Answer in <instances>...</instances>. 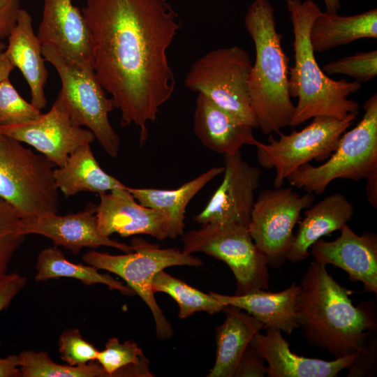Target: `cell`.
I'll use <instances>...</instances> for the list:
<instances>
[{"label":"cell","mask_w":377,"mask_h":377,"mask_svg":"<svg viewBox=\"0 0 377 377\" xmlns=\"http://www.w3.org/2000/svg\"><path fill=\"white\" fill-rule=\"evenodd\" d=\"M41 114L20 95L9 78L0 82V127L28 123Z\"/></svg>","instance_id":"1f68e13d"},{"label":"cell","mask_w":377,"mask_h":377,"mask_svg":"<svg viewBox=\"0 0 377 377\" xmlns=\"http://www.w3.org/2000/svg\"><path fill=\"white\" fill-rule=\"evenodd\" d=\"M154 293H164L170 295L179 307L178 317L186 318L199 311L214 314L222 311L224 304L219 302L209 293L192 287L163 270L158 272L152 282Z\"/></svg>","instance_id":"f1b7e54d"},{"label":"cell","mask_w":377,"mask_h":377,"mask_svg":"<svg viewBox=\"0 0 377 377\" xmlns=\"http://www.w3.org/2000/svg\"><path fill=\"white\" fill-rule=\"evenodd\" d=\"M42 54L44 60L51 64L59 74L61 88L58 96L73 121L90 130L110 156L117 157L120 138L108 117L115 108L114 102L106 96L93 65L81 67L69 64L49 46L42 47Z\"/></svg>","instance_id":"30bf717a"},{"label":"cell","mask_w":377,"mask_h":377,"mask_svg":"<svg viewBox=\"0 0 377 377\" xmlns=\"http://www.w3.org/2000/svg\"><path fill=\"white\" fill-rule=\"evenodd\" d=\"M181 240L185 253H204L230 267L236 280L235 295L269 288L266 257L255 244L247 226L209 223L184 232Z\"/></svg>","instance_id":"9c48e42d"},{"label":"cell","mask_w":377,"mask_h":377,"mask_svg":"<svg viewBox=\"0 0 377 377\" xmlns=\"http://www.w3.org/2000/svg\"><path fill=\"white\" fill-rule=\"evenodd\" d=\"M253 128L239 121L206 96L198 93L193 114L194 133L208 149L223 155L240 151L244 145L254 146L258 140Z\"/></svg>","instance_id":"ffe728a7"},{"label":"cell","mask_w":377,"mask_h":377,"mask_svg":"<svg viewBox=\"0 0 377 377\" xmlns=\"http://www.w3.org/2000/svg\"><path fill=\"white\" fill-rule=\"evenodd\" d=\"M26 283V277L17 272H6L0 275V312L8 307Z\"/></svg>","instance_id":"74e56055"},{"label":"cell","mask_w":377,"mask_h":377,"mask_svg":"<svg viewBox=\"0 0 377 377\" xmlns=\"http://www.w3.org/2000/svg\"><path fill=\"white\" fill-rule=\"evenodd\" d=\"M333 241L322 238L310 248L314 260L344 270L350 281H360L365 291L377 294V235L364 232L356 234L347 224Z\"/></svg>","instance_id":"ac0fdd59"},{"label":"cell","mask_w":377,"mask_h":377,"mask_svg":"<svg viewBox=\"0 0 377 377\" xmlns=\"http://www.w3.org/2000/svg\"><path fill=\"white\" fill-rule=\"evenodd\" d=\"M96 206L98 228L101 233L110 237L147 235L158 240L170 237V223L162 213L140 205L128 186L99 194Z\"/></svg>","instance_id":"e0dca14e"},{"label":"cell","mask_w":377,"mask_h":377,"mask_svg":"<svg viewBox=\"0 0 377 377\" xmlns=\"http://www.w3.org/2000/svg\"><path fill=\"white\" fill-rule=\"evenodd\" d=\"M20 221L17 212L0 198V275L7 272L12 257L24 239Z\"/></svg>","instance_id":"d6a6232c"},{"label":"cell","mask_w":377,"mask_h":377,"mask_svg":"<svg viewBox=\"0 0 377 377\" xmlns=\"http://www.w3.org/2000/svg\"><path fill=\"white\" fill-rule=\"evenodd\" d=\"M6 49V45L0 41V51Z\"/></svg>","instance_id":"ee69618b"},{"label":"cell","mask_w":377,"mask_h":377,"mask_svg":"<svg viewBox=\"0 0 377 377\" xmlns=\"http://www.w3.org/2000/svg\"><path fill=\"white\" fill-rule=\"evenodd\" d=\"M224 322L216 329V359L207 377H234L239 360L263 325L244 310L226 305Z\"/></svg>","instance_id":"cb8c5ba5"},{"label":"cell","mask_w":377,"mask_h":377,"mask_svg":"<svg viewBox=\"0 0 377 377\" xmlns=\"http://www.w3.org/2000/svg\"><path fill=\"white\" fill-rule=\"evenodd\" d=\"M354 214V206L341 193L329 195L305 209L304 217L293 235L287 260L295 263L310 256L311 246L323 237L340 230Z\"/></svg>","instance_id":"44dd1931"},{"label":"cell","mask_w":377,"mask_h":377,"mask_svg":"<svg viewBox=\"0 0 377 377\" xmlns=\"http://www.w3.org/2000/svg\"><path fill=\"white\" fill-rule=\"evenodd\" d=\"M96 206L89 203L82 211L58 215L57 212L36 217L21 219L20 231L24 235L36 234L50 239L55 246H61L77 254L84 248L108 246L124 253L133 251L128 245L101 233L98 228Z\"/></svg>","instance_id":"9a60e30c"},{"label":"cell","mask_w":377,"mask_h":377,"mask_svg":"<svg viewBox=\"0 0 377 377\" xmlns=\"http://www.w3.org/2000/svg\"><path fill=\"white\" fill-rule=\"evenodd\" d=\"M15 68L5 50L0 51V82L9 78L11 71Z\"/></svg>","instance_id":"b9f144b4"},{"label":"cell","mask_w":377,"mask_h":377,"mask_svg":"<svg viewBox=\"0 0 377 377\" xmlns=\"http://www.w3.org/2000/svg\"><path fill=\"white\" fill-rule=\"evenodd\" d=\"M17 355L21 377H109L96 360L72 366L54 362L45 351L24 350Z\"/></svg>","instance_id":"f546056e"},{"label":"cell","mask_w":377,"mask_h":377,"mask_svg":"<svg viewBox=\"0 0 377 377\" xmlns=\"http://www.w3.org/2000/svg\"><path fill=\"white\" fill-rule=\"evenodd\" d=\"M8 38L5 50L29 86L31 103L41 110L47 103L44 87L48 72L44 64L42 45L34 31L31 17L26 10L21 9L16 26Z\"/></svg>","instance_id":"603a6c76"},{"label":"cell","mask_w":377,"mask_h":377,"mask_svg":"<svg viewBox=\"0 0 377 377\" xmlns=\"http://www.w3.org/2000/svg\"><path fill=\"white\" fill-rule=\"evenodd\" d=\"M347 377H371L377 370V330L372 331L348 368Z\"/></svg>","instance_id":"d590c367"},{"label":"cell","mask_w":377,"mask_h":377,"mask_svg":"<svg viewBox=\"0 0 377 377\" xmlns=\"http://www.w3.org/2000/svg\"><path fill=\"white\" fill-rule=\"evenodd\" d=\"M36 269L35 279L38 281L69 277L77 279L87 286L102 283L122 294L128 296L135 295L130 287L109 274H101L96 267L68 261L56 246L45 248L39 253Z\"/></svg>","instance_id":"83f0119b"},{"label":"cell","mask_w":377,"mask_h":377,"mask_svg":"<svg viewBox=\"0 0 377 377\" xmlns=\"http://www.w3.org/2000/svg\"><path fill=\"white\" fill-rule=\"evenodd\" d=\"M322 70L326 75L341 74L355 81L367 82L377 75V50L361 52L325 64Z\"/></svg>","instance_id":"836d02e7"},{"label":"cell","mask_w":377,"mask_h":377,"mask_svg":"<svg viewBox=\"0 0 377 377\" xmlns=\"http://www.w3.org/2000/svg\"><path fill=\"white\" fill-rule=\"evenodd\" d=\"M326 13H337V11L341 8V4L339 0H323Z\"/></svg>","instance_id":"7bdbcfd3"},{"label":"cell","mask_w":377,"mask_h":377,"mask_svg":"<svg viewBox=\"0 0 377 377\" xmlns=\"http://www.w3.org/2000/svg\"><path fill=\"white\" fill-rule=\"evenodd\" d=\"M81 10L96 76L120 110L121 126L135 125L144 145L147 123L175 90L167 50L182 27L178 14L166 0H87Z\"/></svg>","instance_id":"6da1fadb"},{"label":"cell","mask_w":377,"mask_h":377,"mask_svg":"<svg viewBox=\"0 0 377 377\" xmlns=\"http://www.w3.org/2000/svg\"><path fill=\"white\" fill-rule=\"evenodd\" d=\"M265 361L257 350L249 343L239 360L234 377L265 376L267 367Z\"/></svg>","instance_id":"8d00e7d4"},{"label":"cell","mask_w":377,"mask_h":377,"mask_svg":"<svg viewBox=\"0 0 377 377\" xmlns=\"http://www.w3.org/2000/svg\"><path fill=\"white\" fill-rule=\"evenodd\" d=\"M147 360L135 341L126 340L120 343L116 337L108 340L105 349L98 352L96 358L109 377L128 376L126 367Z\"/></svg>","instance_id":"4dcf8cb0"},{"label":"cell","mask_w":377,"mask_h":377,"mask_svg":"<svg viewBox=\"0 0 377 377\" xmlns=\"http://www.w3.org/2000/svg\"><path fill=\"white\" fill-rule=\"evenodd\" d=\"M366 195L369 204L377 207V172L372 173L367 178Z\"/></svg>","instance_id":"60d3db41"},{"label":"cell","mask_w":377,"mask_h":377,"mask_svg":"<svg viewBox=\"0 0 377 377\" xmlns=\"http://www.w3.org/2000/svg\"><path fill=\"white\" fill-rule=\"evenodd\" d=\"M309 38L314 52L327 51L358 39L376 38L377 9L350 16L321 11L312 23Z\"/></svg>","instance_id":"484cf974"},{"label":"cell","mask_w":377,"mask_h":377,"mask_svg":"<svg viewBox=\"0 0 377 377\" xmlns=\"http://www.w3.org/2000/svg\"><path fill=\"white\" fill-rule=\"evenodd\" d=\"M58 344L61 360L72 366L96 360L99 352L82 337L77 328L64 330L59 336Z\"/></svg>","instance_id":"e575fe53"},{"label":"cell","mask_w":377,"mask_h":377,"mask_svg":"<svg viewBox=\"0 0 377 377\" xmlns=\"http://www.w3.org/2000/svg\"><path fill=\"white\" fill-rule=\"evenodd\" d=\"M21 9L19 0H0V40L8 38Z\"/></svg>","instance_id":"f35d334b"},{"label":"cell","mask_w":377,"mask_h":377,"mask_svg":"<svg viewBox=\"0 0 377 377\" xmlns=\"http://www.w3.org/2000/svg\"><path fill=\"white\" fill-rule=\"evenodd\" d=\"M133 251L120 255H112L90 251L82 260L87 264L114 273L124 279L150 309L156 336L167 339L172 336L173 328L156 302L152 282L155 275L165 268L179 266H200L202 261L193 254L177 248H160L144 240L132 241Z\"/></svg>","instance_id":"52a82bcc"},{"label":"cell","mask_w":377,"mask_h":377,"mask_svg":"<svg viewBox=\"0 0 377 377\" xmlns=\"http://www.w3.org/2000/svg\"><path fill=\"white\" fill-rule=\"evenodd\" d=\"M37 36L42 47H52L69 64L93 65L89 29L72 0H43Z\"/></svg>","instance_id":"2e32d148"},{"label":"cell","mask_w":377,"mask_h":377,"mask_svg":"<svg viewBox=\"0 0 377 377\" xmlns=\"http://www.w3.org/2000/svg\"><path fill=\"white\" fill-rule=\"evenodd\" d=\"M364 115L351 130L340 137L330 157L320 165L306 163L288 176L295 188L322 195L335 179L358 181L377 172V94L363 105Z\"/></svg>","instance_id":"5b68a950"},{"label":"cell","mask_w":377,"mask_h":377,"mask_svg":"<svg viewBox=\"0 0 377 377\" xmlns=\"http://www.w3.org/2000/svg\"><path fill=\"white\" fill-rule=\"evenodd\" d=\"M244 26L256 51L249 78L251 108L264 135L290 126L295 105L289 93V58L276 30L274 8L268 0H254L244 16Z\"/></svg>","instance_id":"3957f363"},{"label":"cell","mask_w":377,"mask_h":377,"mask_svg":"<svg viewBox=\"0 0 377 377\" xmlns=\"http://www.w3.org/2000/svg\"><path fill=\"white\" fill-rule=\"evenodd\" d=\"M223 166H214L175 189L131 188L128 189L142 205L164 214L169 221L170 237L182 235L186 208L191 199L210 181L222 174Z\"/></svg>","instance_id":"d4e9b609"},{"label":"cell","mask_w":377,"mask_h":377,"mask_svg":"<svg viewBox=\"0 0 377 377\" xmlns=\"http://www.w3.org/2000/svg\"><path fill=\"white\" fill-rule=\"evenodd\" d=\"M55 167L40 153L2 133L0 135V198L10 205L21 219L57 212Z\"/></svg>","instance_id":"8992f818"},{"label":"cell","mask_w":377,"mask_h":377,"mask_svg":"<svg viewBox=\"0 0 377 377\" xmlns=\"http://www.w3.org/2000/svg\"><path fill=\"white\" fill-rule=\"evenodd\" d=\"M358 114L350 113L343 119L315 117L301 131L295 130L288 135L279 131L278 139L269 134L267 143L257 140L254 147L258 163L263 168L276 170L274 187H281L288 176L299 167L313 160H327L335 151L340 137Z\"/></svg>","instance_id":"8fae6325"},{"label":"cell","mask_w":377,"mask_h":377,"mask_svg":"<svg viewBox=\"0 0 377 377\" xmlns=\"http://www.w3.org/2000/svg\"><path fill=\"white\" fill-rule=\"evenodd\" d=\"M19 376L20 370L18 355H10L6 357H0V377Z\"/></svg>","instance_id":"ab89813d"},{"label":"cell","mask_w":377,"mask_h":377,"mask_svg":"<svg viewBox=\"0 0 377 377\" xmlns=\"http://www.w3.org/2000/svg\"><path fill=\"white\" fill-rule=\"evenodd\" d=\"M54 177L59 191L66 197L81 191L101 194L126 186L101 168L90 145L76 149L63 166L55 167Z\"/></svg>","instance_id":"4316f807"},{"label":"cell","mask_w":377,"mask_h":377,"mask_svg":"<svg viewBox=\"0 0 377 377\" xmlns=\"http://www.w3.org/2000/svg\"><path fill=\"white\" fill-rule=\"evenodd\" d=\"M250 343L267 362L268 377H336L353 362L356 353L332 361L309 358L293 353L281 332L265 328L255 334Z\"/></svg>","instance_id":"d6986e66"},{"label":"cell","mask_w":377,"mask_h":377,"mask_svg":"<svg viewBox=\"0 0 377 377\" xmlns=\"http://www.w3.org/2000/svg\"><path fill=\"white\" fill-rule=\"evenodd\" d=\"M252 61L238 45L219 47L196 60L187 73L184 84L201 93L243 124L258 128L248 92Z\"/></svg>","instance_id":"ba28073f"},{"label":"cell","mask_w":377,"mask_h":377,"mask_svg":"<svg viewBox=\"0 0 377 377\" xmlns=\"http://www.w3.org/2000/svg\"><path fill=\"white\" fill-rule=\"evenodd\" d=\"M0 132L31 145L56 167L63 166L72 153L95 139L90 130L75 124L58 95L50 110L37 119L0 127Z\"/></svg>","instance_id":"4fadbf2b"},{"label":"cell","mask_w":377,"mask_h":377,"mask_svg":"<svg viewBox=\"0 0 377 377\" xmlns=\"http://www.w3.org/2000/svg\"><path fill=\"white\" fill-rule=\"evenodd\" d=\"M300 286L293 283L277 293L258 289L242 295H226L210 291L209 293L225 305L238 307L258 320L263 328H274L287 334L299 328L295 304Z\"/></svg>","instance_id":"7402d4cb"},{"label":"cell","mask_w":377,"mask_h":377,"mask_svg":"<svg viewBox=\"0 0 377 377\" xmlns=\"http://www.w3.org/2000/svg\"><path fill=\"white\" fill-rule=\"evenodd\" d=\"M223 163L221 184L193 220L200 225L233 223L248 226L262 170L245 161L240 151L223 155Z\"/></svg>","instance_id":"5bb4252c"},{"label":"cell","mask_w":377,"mask_h":377,"mask_svg":"<svg viewBox=\"0 0 377 377\" xmlns=\"http://www.w3.org/2000/svg\"><path fill=\"white\" fill-rule=\"evenodd\" d=\"M299 286L296 319L308 343L338 358L357 352L377 330L376 304L366 301L354 306L352 291L341 286L326 265L313 260Z\"/></svg>","instance_id":"7a4b0ae2"},{"label":"cell","mask_w":377,"mask_h":377,"mask_svg":"<svg viewBox=\"0 0 377 377\" xmlns=\"http://www.w3.org/2000/svg\"><path fill=\"white\" fill-rule=\"evenodd\" d=\"M314 200V194L300 195L292 186L265 188L260 192L247 228L269 267L278 269L284 265L301 212Z\"/></svg>","instance_id":"7c38bea8"},{"label":"cell","mask_w":377,"mask_h":377,"mask_svg":"<svg viewBox=\"0 0 377 377\" xmlns=\"http://www.w3.org/2000/svg\"><path fill=\"white\" fill-rule=\"evenodd\" d=\"M1 135V133L0 132V135Z\"/></svg>","instance_id":"f6af8a7d"},{"label":"cell","mask_w":377,"mask_h":377,"mask_svg":"<svg viewBox=\"0 0 377 377\" xmlns=\"http://www.w3.org/2000/svg\"><path fill=\"white\" fill-rule=\"evenodd\" d=\"M292 23L295 63L289 69V93L298 98L290 126H297L318 116L345 119L359 112V103L348 96L362 84L346 79L334 80L320 68L311 45L309 34L315 18L321 12L313 0H287Z\"/></svg>","instance_id":"277c9868"}]
</instances>
